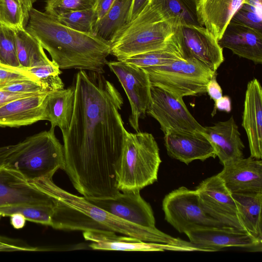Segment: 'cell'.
Listing matches in <instances>:
<instances>
[{
    "label": "cell",
    "mask_w": 262,
    "mask_h": 262,
    "mask_svg": "<svg viewBox=\"0 0 262 262\" xmlns=\"http://www.w3.org/2000/svg\"><path fill=\"white\" fill-rule=\"evenodd\" d=\"M73 114L62 130L64 170L83 197L114 199L116 169L126 129L119 111L123 98L103 74L80 70L74 76Z\"/></svg>",
    "instance_id": "cell-1"
},
{
    "label": "cell",
    "mask_w": 262,
    "mask_h": 262,
    "mask_svg": "<svg viewBox=\"0 0 262 262\" xmlns=\"http://www.w3.org/2000/svg\"><path fill=\"white\" fill-rule=\"evenodd\" d=\"M26 30L50 55L60 69H75L103 74L111 43L79 32L33 8Z\"/></svg>",
    "instance_id": "cell-2"
},
{
    "label": "cell",
    "mask_w": 262,
    "mask_h": 262,
    "mask_svg": "<svg viewBox=\"0 0 262 262\" xmlns=\"http://www.w3.org/2000/svg\"><path fill=\"white\" fill-rule=\"evenodd\" d=\"M48 193L56 203L52 227L55 229L107 230L143 241L168 245L176 250L186 249L188 243L173 237L155 228L138 226L120 219L89 202L61 189L49 179Z\"/></svg>",
    "instance_id": "cell-3"
},
{
    "label": "cell",
    "mask_w": 262,
    "mask_h": 262,
    "mask_svg": "<svg viewBox=\"0 0 262 262\" xmlns=\"http://www.w3.org/2000/svg\"><path fill=\"white\" fill-rule=\"evenodd\" d=\"M181 21L168 15L155 0L121 28L110 41L111 54L118 60L158 50L174 37Z\"/></svg>",
    "instance_id": "cell-4"
},
{
    "label": "cell",
    "mask_w": 262,
    "mask_h": 262,
    "mask_svg": "<svg viewBox=\"0 0 262 262\" xmlns=\"http://www.w3.org/2000/svg\"><path fill=\"white\" fill-rule=\"evenodd\" d=\"M161 160L151 134L126 130L121 156L116 169L120 192L140 191L157 181Z\"/></svg>",
    "instance_id": "cell-5"
},
{
    "label": "cell",
    "mask_w": 262,
    "mask_h": 262,
    "mask_svg": "<svg viewBox=\"0 0 262 262\" xmlns=\"http://www.w3.org/2000/svg\"><path fill=\"white\" fill-rule=\"evenodd\" d=\"M54 129L50 128L27 137L4 167L30 181L52 178L57 170H64L63 147L56 137Z\"/></svg>",
    "instance_id": "cell-6"
},
{
    "label": "cell",
    "mask_w": 262,
    "mask_h": 262,
    "mask_svg": "<svg viewBox=\"0 0 262 262\" xmlns=\"http://www.w3.org/2000/svg\"><path fill=\"white\" fill-rule=\"evenodd\" d=\"M144 69L150 84L183 98L206 93L209 81L216 74L193 59H181L168 64Z\"/></svg>",
    "instance_id": "cell-7"
},
{
    "label": "cell",
    "mask_w": 262,
    "mask_h": 262,
    "mask_svg": "<svg viewBox=\"0 0 262 262\" xmlns=\"http://www.w3.org/2000/svg\"><path fill=\"white\" fill-rule=\"evenodd\" d=\"M165 219L180 233L199 227H221L202 209L196 191L182 186L167 194L162 202Z\"/></svg>",
    "instance_id": "cell-8"
},
{
    "label": "cell",
    "mask_w": 262,
    "mask_h": 262,
    "mask_svg": "<svg viewBox=\"0 0 262 262\" xmlns=\"http://www.w3.org/2000/svg\"><path fill=\"white\" fill-rule=\"evenodd\" d=\"M46 179H26L4 166L0 168V207H54L55 199L46 190Z\"/></svg>",
    "instance_id": "cell-9"
},
{
    "label": "cell",
    "mask_w": 262,
    "mask_h": 262,
    "mask_svg": "<svg viewBox=\"0 0 262 262\" xmlns=\"http://www.w3.org/2000/svg\"><path fill=\"white\" fill-rule=\"evenodd\" d=\"M150 96L146 114L158 122L164 134L170 131L202 133L204 126L191 114L183 98L151 85Z\"/></svg>",
    "instance_id": "cell-10"
},
{
    "label": "cell",
    "mask_w": 262,
    "mask_h": 262,
    "mask_svg": "<svg viewBox=\"0 0 262 262\" xmlns=\"http://www.w3.org/2000/svg\"><path fill=\"white\" fill-rule=\"evenodd\" d=\"M106 65L116 75L126 94L131 107L129 122L136 132H139V119L145 117L151 100L148 75L144 69L122 60L107 61Z\"/></svg>",
    "instance_id": "cell-11"
},
{
    "label": "cell",
    "mask_w": 262,
    "mask_h": 262,
    "mask_svg": "<svg viewBox=\"0 0 262 262\" xmlns=\"http://www.w3.org/2000/svg\"><path fill=\"white\" fill-rule=\"evenodd\" d=\"M195 191L200 205L208 215L224 226L245 231L232 193L217 175L203 181Z\"/></svg>",
    "instance_id": "cell-12"
},
{
    "label": "cell",
    "mask_w": 262,
    "mask_h": 262,
    "mask_svg": "<svg viewBox=\"0 0 262 262\" xmlns=\"http://www.w3.org/2000/svg\"><path fill=\"white\" fill-rule=\"evenodd\" d=\"M184 233L199 251H214L230 247L261 249L262 242L246 231L226 226L195 227Z\"/></svg>",
    "instance_id": "cell-13"
},
{
    "label": "cell",
    "mask_w": 262,
    "mask_h": 262,
    "mask_svg": "<svg viewBox=\"0 0 262 262\" xmlns=\"http://www.w3.org/2000/svg\"><path fill=\"white\" fill-rule=\"evenodd\" d=\"M179 31L186 58L194 59L216 72L224 58L223 49L214 36L200 26L181 25Z\"/></svg>",
    "instance_id": "cell-14"
},
{
    "label": "cell",
    "mask_w": 262,
    "mask_h": 262,
    "mask_svg": "<svg viewBox=\"0 0 262 262\" xmlns=\"http://www.w3.org/2000/svg\"><path fill=\"white\" fill-rule=\"evenodd\" d=\"M89 202L111 214L140 226L155 228L152 208L140 191L122 192L114 199L86 198Z\"/></svg>",
    "instance_id": "cell-15"
},
{
    "label": "cell",
    "mask_w": 262,
    "mask_h": 262,
    "mask_svg": "<svg viewBox=\"0 0 262 262\" xmlns=\"http://www.w3.org/2000/svg\"><path fill=\"white\" fill-rule=\"evenodd\" d=\"M217 175L232 193L262 192V161L252 157L228 162Z\"/></svg>",
    "instance_id": "cell-16"
},
{
    "label": "cell",
    "mask_w": 262,
    "mask_h": 262,
    "mask_svg": "<svg viewBox=\"0 0 262 262\" xmlns=\"http://www.w3.org/2000/svg\"><path fill=\"white\" fill-rule=\"evenodd\" d=\"M50 92L20 97L0 107V126L18 127L48 120L47 98Z\"/></svg>",
    "instance_id": "cell-17"
},
{
    "label": "cell",
    "mask_w": 262,
    "mask_h": 262,
    "mask_svg": "<svg viewBox=\"0 0 262 262\" xmlns=\"http://www.w3.org/2000/svg\"><path fill=\"white\" fill-rule=\"evenodd\" d=\"M169 156L188 165L194 160L215 158L212 145L202 133L170 131L164 134Z\"/></svg>",
    "instance_id": "cell-18"
},
{
    "label": "cell",
    "mask_w": 262,
    "mask_h": 262,
    "mask_svg": "<svg viewBox=\"0 0 262 262\" xmlns=\"http://www.w3.org/2000/svg\"><path fill=\"white\" fill-rule=\"evenodd\" d=\"M218 42L240 57L262 63L261 31L231 20Z\"/></svg>",
    "instance_id": "cell-19"
},
{
    "label": "cell",
    "mask_w": 262,
    "mask_h": 262,
    "mask_svg": "<svg viewBox=\"0 0 262 262\" xmlns=\"http://www.w3.org/2000/svg\"><path fill=\"white\" fill-rule=\"evenodd\" d=\"M243 127L247 135L251 157H262V88L256 78L247 86L242 117Z\"/></svg>",
    "instance_id": "cell-20"
},
{
    "label": "cell",
    "mask_w": 262,
    "mask_h": 262,
    "mask_svg": "<svg viewBox=\"0 0 262 262\" xmlns=\"http://www.w3.org/2000/svg\"><path fill=\"white\" fill-rule=\"evenodd\" d=\"M213 147L220 163L224 164L244 158V144L233 116L226 121L204 127L202 133Z\"/></svg>",
    "instance_id": "cell-21"
},
{
    "label": "cell",
    "mask_w": 262,
    "mask_h": 262,
    "mask_svg": "<svg viewBox=\"0 0 262 262\" xmlns=\"http://www.w3.org/2000/svg\"><path fill=\"white\" fill-rule=\"evenodd\" d=\"M244 0H198L197 15L201 26L220 40Z\"/></svg>",
    "instance_id": "cell-22"
},
{
    "label": "cell",
    "mask_w": 262,
    "mask_h": 262,
    "mask_svg": "<svg viewBox=\"0 0 262 262\" xmlns=\"http://www.w3.org/2000/svg\"><path fill=\"white\" fill-rule=\"evenodd\" d=\"M83 236L86 241L92 242L89 247L93 250L129 251L176 250L173 247L168 245L146 242L127 235L119 236L112 231H86L83 232Z\"/></svg>",
    "instance_id": "cell-23"
},
{
    "label": "cell",
    "mask_w": 262,
    "mask_h": 262,
    "mask_svg": "<svg viewBox=\"0 0 262 262\" xmlns=\"http://www.w3.org/2000/svg\"><path fill=\"white\" fill-rule=\"evenodd\" d=\"M239 220L245 230L262 242V192L253 193H232Z\"/></svg>",
    "instance_id": "cell-24"
},
{
    "label": "cell",
    "mask_w": 262,
    "mask_h": 262,
    "mask_svg": "<svg viewBox=\"0 0 262 262\" xmlns=\"http://www.w3.org/2000/svg\"><path fill=\"white\" fill-rule=\"evenodd\" d=\"M75 89L73 85L50 92L47 98V109L51 128L59 127L66 130L70 126L73 114Z\"/></svg>",
    "instance_id": "cell-25"
},
{
    "label": "cell",
    "mask_w": 262,
    "mask_h": 262,
    "mask_svg": "<svg viewBox=\"0 0 262 262\" xmlns=\"http://www.w3.org/2000/svg\"><path fill=\"white\" fill-rule=\"evenodd\" d=\"M134 0H114L104 16L98 19L93 34L110 42L116 34L129 22Z\"/></svg>",
    "instance_id": "cell-26"
},
{
    "label": "cell",
    "mask_w": 262,
    "mask_h": 262,
    "mask_svg": "<svg viewBox=\"0 0 262 262\" xmlns=\"http://www.w3.org/2000/svg\"><path fill=\"white\" fill-rule=\"evenodd\" d=\"M180 26L174 37L164 48L136 55L122 61L140 68H145L166 65L179 59H187L180 38Z\"/></svg>",
    "instance_id": "cell-27"
},
{
    "label": "cell",
    "mask_w": 262,
    "mask_h": 262,
    "mask_svg": "<svg viewBox=\"0 0 262 262\" xmlns=\"http://www.w3.org/2000/svg\"><path fill=\"white\" fill-rule=\"evenodd\" d=\"M15 30L17 55L21 68L49 60L40 44L26 29Z\"/></svg>",
    "instance_id": "cell-28"
},
{
    "label": "cell",
    "mask_w": 262,
    "mask_h": 262,
    "mask_svg": "<svg viewBox=\"0 0 262 262\" xmlns=\"http://www.w3.org/2000/svg\"><path fill=\"white\" fill-rule=\"evenodd\" d=\"M35 0H0V25L26 29Z\"/></svg>",
    "instance_id": "cell-29"
},
{
    "label": "cell",
    "mask_w": 262,
    "mask_h": 262,
    "mask_svg": "<svg viewBox=\"0 0 262 262\" xmlns=\"http://www.w3.org/2000/svg\"><path fill=\"white\" fill-rule=\"evenodd\" d=\"M169 16L181 21V25L201 26L197 15L198 0H155Z\"/></svg>",
    "instance_id": "cell-30"
},
{
    "label": "cell",
    "mask_w": 262,
    "mask_h": 262,
    "mask_svg": "<svg viewBox=\"0 0 262 262\" xmlns=\"http://www.w3.org/2000/svg\"><path fill=\"white\" fill-rule=\"evenodd\" d=\"M56 18L71 29L92 34L93 27L98 20L96 5L89 9L63 13Z\"/></svg>",
    "instance_id": "cell-31"
},
{
    "label": "cell",
    "mask_w": 262,
    "mask_h": 262,
    "mask_svg": "<svg viewBox=\"0 0 262 262\" xmlns=\"http://www.w3.org/2000/svg\"><path fill=\"white\" fill-rule=\"evenodd\" d=\"M23 69L34 76L49 92L64 88V84L59 76L61 71L53 60L49 59L32 67Z\"/></svg>",
    "instance_id": "cell-32"
},
{
    "label": "cell",
    "mask_w": 262,
    "mask_h": 262,
    "mask_svg": "<svg viewBox=\"0 0 262 262\" xmlns=\"http://www.w3.org/2000/svg\"><path fill=\"white\" fill-rule=\"evenodd\" d=\"M0 64L21 68L16 48L15 30L0 25Z\"/></svg>",
    "instance_id": "cell-33"
},
{
    "label": "cell",
    "mask_w": 262,
    "mask_h": 262,
    "mask_svg": "<svg viewBox=\"0 0 262 262\" xmlns=\"http://www.w3.org/2000/svg\"><path fill=\"white\" fill-rule=\"evenodd\" d=\"M97 0H46L45 13L57 18L61 14L91 8Z\"/></svg>",
    "instance_id": "cell-34"
},
{
    "label": "cell",
    "mask_w": 262,
    "mask_h": 262,
    "mask_svg": "<svg viewBox=\"0 0 262 262\" xmlns=\"http://www.w3.org/2000/svg\"><path fill=\"white\" fill-rule=\"evenodd\" d=\"M24 80L34 81L41 84L34 76L23 68L11 67L0 64V88Z\"/></svg>",
    "instance_id": "cell-35"
},
{
    "label": "cell",
    "mask_w": 262,
    "mask_h": 262,
    "mask_svg": "<svg viewBox=\"0 0 262 262\" xmlns=\"http://www.w3.org/2000/svg\"><path fill=\"white\" fill-rule=\"evenodd\" d=\"M44 250L31 246L20 239L0 235V252H34Z\"/></svg>",
    "instance_id": "cell-36"
},
{
    "label": "cell",
    "mask_w": 262,
    "mask_h": 262,
    "mask_svg": "<svg viewBox=\"0 0 262 262\" xmlns=\"http://www.w3.org/2000/svg\"><path fill=\"white\" fill-rule=\"evenodd\" d=\"M0 89L6 91L18 93L35 94L49 92L40 83L30 80L16 81Z\"/></svg>",
    "instance_id": "cell-37"
},
{
    "label": "cell",
    "mask_w": 262,
    "mask_h": 262,
    "mask_svg": "<svg viewBox=\"0 0 262 262\" xmlns=\"http://www.w3.org/2000/svg\"><path fill=\"white\" fill-rule=\"evenodd\" d=\"M231 20L262 31V17L239 8Z\"/></svg>",
    "instance_id": "cell-38"
},
{
    "label": "cell",
    "mask_w": 262,
    "mask_h": 262,
    "mask_svg": "<svg viewBox=\"0 0 262 262\" xmlns=\"http://www.w3.org/2000/svg\"><path fill=\"white\" fill-rule=\"evenodd\" d=\"M216 75L209 81L206 87V93L214 102L223 96L222 89L216 79Z\"/></svg>",
    "instance_id": "cell-39"
},
{
    "label": "cell",
    "mask_w": 262,
    "mask_h": 262,
    "mask_svg": "<svg viewBox=\"0 0 262 262\" xmlns=\"http://www.w3.org/2000/svg\"><path fill=\"white\" fill-rule=\"evenodd\" d=\"M22 142L15 145L0 147V168L5 166L8 159L21 145Z\"/></svg>",
    "instance_id": "cell-40"
},
{
    "label": "cell",
    "mask_w": 262,
    "mask_h": 262,
    "mask_svg": "<svg viewBox=\"0 0 262 262\" xmlns=\"http://www.w3.org/2000/svg\"><path fill=\"white\" fill-rule=\"evenodd\" d=\"M224 111L229 113L231 110V101L230 98L228 96H222L221 98L214 102L213 110L211 116H213L216 113V110Z\"/></svg>",
    "instance_id": "cell-41"
},
{
    "label": "cell",
    "mask_w": 262,
    "mask_h": 262,
    "mask_svg": "<svg viewBox=\"0 0 262 262\" xmlns=\"http://www.w3.org/2000/svg\"><path fill=\"white\" fill-rule=\"evenodd\" d=\"M36 94L39 93H18L6 91L0 89V107L14 99Z\"/></svg>",
    "instance_id": "cell-42"
},
{
    "label": "cell",
    "mask_w": 262,
    "mask_h": 262,
    "mask_svg": "<svg viewBox=\"0 0 262 262\" xmlns=\"http://www.w3.org/2000/svg\"><path fill=\"white\" fill-rule=\"evenodd\" d=\"M114 0H97L96 4L98 19L102 18L108 10Z\"/></svg>",
    "instance_id": "cell-43"
},
{
    "label": "cell",
    "mask_w": 262,
    "mask_h": 262,
    "mask_svg": "<svg viewBox=\"0 0 262 262\" xmlns=\"http://www.w3.org/2000/svg\"><path fill=\"white\" fill-rule=\"evenodd\" d=\"M10 223L14 228L20 229L26 225V219L25 216L20 213H14L10 216Z\"/></svg>",
    "instance_id": "cell-44"
},
{
    "label": "cell",
    "mask_w": 262,
    "mask_h": 262,
    "mask_svg": "<svg viewBox=\"0 0 262 262\" xmlns=\"http://www.w3.org/2000/svg\"><path fill=\"white\" fill-rule=\"evenodd\" d=\"M149 0H134L129 21L133 20L143 9Z\"/></svg>",
    "instance_id": "cell-45"
},
{
    "label": "cell",
    "mask_w": 262,
    "mask_h": 262,
    "mask_svg": "<svg viewBox=\"0 0 262 262\" xmlns=\"http://www.w3.org/2000/svg\"><path fill=\"white\" fill-rule=\"evenodd\" d=\"M2 216L0 215V220H1V217H2Z\"/></svg>",
    "instance_id": "cell-46"
}]
</instances>
